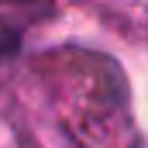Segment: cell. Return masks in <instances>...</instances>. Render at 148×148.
I'll return each instance as SVG.
<instances>
[{
	"label": "cell",
	"mask_w": 148,
	"mask_h": 148,
	"mask_svg": "<svg viewBox=\"0 0 148 148\" xmlns=\"http://www.w3.org/2000/svg\"><path fill=\"white\" fill-rule=\"evenodd\" d=\"M124 3H127V7L141 17V21H148V0H124Z\"/></svg>",
	"instance_id": "6da1fadb"
}]
</instances>
